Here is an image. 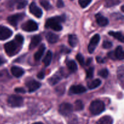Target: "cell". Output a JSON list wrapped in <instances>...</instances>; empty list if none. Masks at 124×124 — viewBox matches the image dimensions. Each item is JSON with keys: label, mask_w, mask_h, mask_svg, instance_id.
<instances>
[{"label": "cell", "mask_w": 124, "mask_h": 124, "mask_svg": "<svg viewBox=\"0 0 124 124\" xmlns=\"http://www.w3.org/2000/svg\"><path fill=\"white\" fill-rule=\"evenodd\" d=\"M33 124H43L41 123V122H36V123H34Z\"/></svg>", "instance_id": "obj_45"}, {"label": "cell", "mask_w": 124, "mask_h": 124, "mask_svg": "<svg viewBox=\"0 0 124 124\" xmlns=\"http://www.w3.org/2000/svg\"><path fill=\"white\" fill-rule=\"evenodd\" d=\"M96 60L99 63H104V59H103L102 58H101V57H97Z\"/></svg>", "instance_id": "obj_42"}, {"label": "cell", "mask_w": 124, "mask_h": 124, "mask_svg": "<svg viewBox=\"0 0 124 124\" xmlns=\"http://www.w3.org/2000/svg\"><path fill=\"white\" fill-rule=\"evenodd\" d=\"M100 41V36L98 34L94 35L91 39L88 47V50L90 53H93Z\"/></svg>", "instance_id": "obj_9"}, {"label": "cell", "mask_w": 124, "mask_h": 124, "mask_svg": "<svg viewBox=\"0 0 124 124\" xmlns=\"http://www.w3.org/2000/svg\"><path fill=\"white\" fill-rule=\"evenodd\" d=\"M45 50H46V46H45L44 44H42L40 46L37 52L35 53V55H34V58H35V60L39 61L41 59L44 53Z\"/></svg>", "instance_id": "obj_18"}, {"label": "cell", "mask_w": 124, "mask_h": 124, "mask_svg": "<svg viewBox=\"0 0 124 124\" xmlns=\"http://www.w3.org/2000/svg\"><path fill=\"white\" fill-rule=\"evenodd\" d=\"M56 5L58 8H62L64 6V4L62 0H58Z\"/></svg>", "instance_id": "obj_37"}, {"label": "cell", "mask_w": 124, "mask_h": 124, "mask_svg": "<svg viewBox=\"0 0 124 124\" xmlns=\"http://www.w3.org/2000/svg\"><path fill=\"white\" fill-rule=\"evenodd\" d=\"M73 110V106L69 103H63L61 104L59 108V113L63 116H69Z\"/></svg>", "instance_id": "obj_7"}, {"label": "cell", "mask_w": 124, "mask_h": 124, "mask_svg": "<svg viewBox=\"0 0 124 124\" xmlns=\"http://www.w3.org/2000/svg\"><path fill=\"white\" fill-rule=\"evenodd\" d=\"M92 2V0H79V4L82 8L87 7Z\"/></svg>", "instance_id": "obj_31"}, {"label": "cell", "mask_w": 124, "mask_h": 124, "mask_svg": "<svg viewBox=\"0 0 124 124\" xmlns=\"http://www.w3.org/2000/svg\"><path fill=\"white\" fill-rule=\"evenodd\" d=\"M121 10H122V12H124V6H122V7H121Z\"/></svg>", "instance_id": "obj_46"}, {"label": "cell", "mask_w": 124, "mask_h": 124, "mask_svg": "<svg viewBox=\"0 0 124 124\" xmlns=\"http://www.w3.org/2000/svg\"><path fill=\"white\" fill-rule=\"evenodd\" d=\"M115 52V55L116 59H119V60H122L124 59V52L122 46H118L116 48L115 52Z\"/></svg>", "instance_id": "obj_19"}, {"label": "cell", "mask_w": 124, "mask_h": 124, "mask_svg": "<svg viewBox=\"0 0 124 124\" xmlns=\"http://www.w3.org/2000/svg\"><path fill=\"white\" fill-rule=\"evenodd\" d=\"M27 3L28 2L27 0H10L8 2V6L12 9H21L24 8Z\"/></svg>", "instance_id": "obj_5"}, {"label": "cell", "mask_w": 124, "mask_h": 124, "mask_svg": "<svg viewBox=\"0 0 124 124\" xmlns=\"http://www.w3.org/2000/svg\"><path fill=\"white\" fill-rule=\"evenodd\" d=\"M92 58H88V59H87V62H86V63H85L86 65H90V63H91V62H92Z\"/></svg>", "instance_id": "obj_43"}, {"label": "cell", "mask_w": 124, "mask_h": 124, "mask_svg": "<svg viewBox=\"0 0 124 124\" xmlns=\"http://www.w3.org/2000/svg\"><path fill=\"white\" fill-rule=\"evenodd\" d=\"M113 119L110 116H105L101 117L97 122V124H113Z\"/></svg>", "instance_id": "obj_21"}, {"label": "cell", "mask_w": 124, "mask_h": 124, "mask_svg": "<svg viewBox=\"0 0 124 124\" xmlns=\"http://www.w3.org/2000/svg\"><path fill=\"white\" fill-rule=\"evenodd\" d=\"M70 52V50L67 47H64V46H62V53H69Z\"/></svg>", "instance_id": "obj_40"}, {"label": "cell", "mask_w": 124, "mask_h": 124, "mask_svg": "<svg viewBox=\"0 0 124 124\" xmlns=\"http://www.w3.org/2000/svg\"><path fill=\"white\" fill-rule=\"evenodd\" d=\"M37 76L39 79H44V78L45 76L44 72H43V71H40V72L37 75Z\"/></svg>", "instance_id": "obj_39"}, {"label": "cell", "mask_w": 124, "mask_h": 124, "mask_svg": "<svg viewBox=\"0 0 124 124\" xmlns=\"http://www.w3.org/2000/svg\"><path fill=\"white\" fill-rule=\"evenodd\" d=\"M4 63V60L3 59H2V58L0 57V65H2V64H3Z\"/></svg>", "instance_id": "obj_44"}, {"label": "cell", "mask_w": 124, "mask_h": 124, "mask_svg": "<svg viewBox=\"0 0 124 124\" xmlns=\"http://www.w3.org/2000/svg\"><path fill=\"white\" fill-rule=\"evenodd\" d=\"M52 53L51 51H48L47 53H46V56L44 58L42 62H43L44 64L45 65V66H48V65L50 64L51 61H52Z\"/></svg>", "instance_id": "obj_24"}, {"label": "cell", "mask_w": 124, "mask_h": 124, "mask_svg": "<svg viewBox=\"0 0 124 124\" xmlns=\"http://www.w3.org/2000/svg\"><path fill=\"white\" fill-rule=\"evenodd\" d=\"M15 91L16 93H25V90L23 88H16L15 89Z\"/></svg>", "instance_id": "obj_38"}, {"label": "cell", "mask_w": 124, "mask_h": 124, "mask_svg": "<svg viewBox=\"0 0 124 124\" xmlns=\"http://www.w3.org/2000/svg\"><path fill=\"white\" fill-rule=\"evenodd\" d=\"M41 37L40 35H35L33 36L29 45V49H34L41 41Z\"/></svg>", "instance_id": "obj_15"}, {"label": "cell", "mask_w": 124, "mask_h": 124, "mask_svg": "<svg viewBox=\"0 0 124 124\" xmlns=\"http://www.w3.org/2000/svg\"><path fill=\"white\" fill-rule=\"evenodd\" d=\"M84 108V104L80 100L76 101L75 102V105H74V109L76 111H80L82 110Z\"/></svg>", "instance_id": "obj_29"}, {"label": "cell", "mask_w": 124, "mask_h": 124, "mask_svg": "<svg viewBox=\"0 0 124 124\" xmlns=\"http://www.w3.org/2000/svg\"><path fill=\"white\" fill-rule=\"evenodd\" d=\"M76 59L78 60V61L79 62V63L81 65H82V66L84 65L85 64L84 58L83 56H82V54H80V53H78V54L76 55Z\"/></svg>", "instance_id": "obj_34"}, {"label": "cell", "mask_w": 124, "mask_h": 124, "mask_svg": "<svg viewBox=\"0 0 124 124\" xmlns=\"http://www.w3.org/2000/svg\"><path fill=\"white\" fill-rule=\"evenodd\" d=\"M46 38L47 41L50 44L56 43V42H58V39H59V36L52 32L47 33V35H46Z\"/></svg>", "instance_id": "obj_17"}, {"label": "cell", "mask_w": 124, "mask_h": 124, "mask_svg": "<svg viewBox=\"0 0 124 124\" xmlns=\"http://www.w3.org/2000/svg\"><path fill=\"white\" fill-rule=\"evenodd\" d=\"M25 85L27 87L28 91L30 93H31V92H34L35 91L37 90L41 87V84L35 80L31 79L25 82Z\"/></svg>", "instance_id": "obj_10"}, {"label": "cell", "mask_w": 124, "mask_h": 124, "mask_svg": "<svg viewBox=\"0 0 124 124\" xmlns=\"http://www.w3.org/2000/svg\"><path fill=\"white\" fill-rule=\"evenodd\" d=\"M24 16H25L24 13H16V14L8 16L7 18V21L11 25L16 27L18 25V23L24 18Z\"/></svg>", "instance_id": "obj_8"}, {"label": "cell", "mask_w": 124, "mask_h": 124, "mask_svg": "<svg viewBox=\"0 0 124 124\" xmlns=\"http://www.w3.org/2000/svg\"><path fill=\"white\" fill-rule=\"evenodd\" d=\"M11 72L12 75L16 78H19L23 76L24 73V71L22 68L17 66H13L11 68Z\"/></svg>", "instance_id": "obj_16"}, {"label": "cell", "mask_w": 124, "mask_h": 124, "mask_svg": "<svg viewBox=\"0 0 124 124\" xmlns=\"http://www.w3.org/2000/svg\"><path fill=\"white\" fill-rule=\"evenodd\" d=\"M67 66L69 71L71 73L76 72L78 70L77 64L73 60L67 61Z\"/></svg>", "instance_id": "obj_20"}, {"label": "cell", "mask_w": 124, "mask_h": 124, "mask_svg": "<svg viewBox=\"0 0 124 124\" xmlns=\"http://www.w3.org/2000/svg\"><path fill=\"white\" fill-rule=\"evenodd\" d=\"M9 77V75L6 70L0 71V81H6Z\"/></svg>", "instance_id": "obj_30"}, {"label": "cell", "mask_w": 124, "mask_h": 124, "mask_svg": "<svg viewBox=\"0 0 124 124\" xmlns=\"http://www.w3.org/2000/svg\"><path fill=\"white\" fill-rule=\"evenodd\" d=\"M101 81L99 79H96L93 80L91 82H88L87 86H88V88L92 90L98 87L99 85H101Z\"/></svg>", "instance_id": "obj_23"}, {"label": "cell", "mask_w": 124, "mask_h": 124, "mask_svg": "<svg viewBox=\"0 0 124 124\" xmlns=\"http://www.w3.org/2000/svg\"><path fill=\"white\" fill-rule=\"evenodd\" d=\"M112 46H113L112 43L108 41H104V42H103V44H102L103 47H104V48H106V49L111 48V47H112Z\"/></svg>", "instance_id": "obj_35"}, {"label": "cell", "mask_w": 124, "mask_h": 124, "mask_svg": "<svg viewBox=\"0 0 124 124\" xmlns=\"http://www.w3.org/2000/svg\"><path fill=\"white\" fill-rule=\"evenodd\" d=\"M96 22L98 25L101 27L106 26L108 24V20L105 16L102 15L100 13L96 15Z\"/></svg>", "instance_id": "obj_14"}, {"label": "cell", "mask_w": 124, "mask_h": 124, "mask_svg": "<svg viewBox=\"0 0 124 124\" xmlns=\"http://www.w3.org/2000/svg\"><path fill=\"white\" fill-rule=\"evenodd\" d=\"M116 1L117 2V1H117V0H108V1H107L106 6H107V7H110V6H113V5H116V4L115 3Z\"/></svg>", "instance_id": "obj_36"}, {"label": "cell", "mask_w": 124, "mask_h": 124, "mask_svg": "<svg viewBox=\"0 0 124 124\" xmlns=\"http://www.w3.org/2000/svg\"><path fill=\"white\" fill-rule=\"evenodd\" d=\"M23 44L20 43L16 40L10 41L4 45V50L6 53L9 56H14L21 50Z\"/></svg>", "instance_id": "obj_2"}, {"label": "cell", "mask_w": 124, "mask_h": 124, "mask_svg": "<svg viewBox=\"0 0 124 124\" xmlns=\"http://www.w3.org/2000/svg\"><path fill=\"white\" fill-rule=\"evenodd\" d=\"M78 42V39L76 35H70L69 36V43L70 46L72 47H75L77 46Z\"/></svg>", "instance_id": "obj_26"}, {"label": "cell", "mask_w": 124, "mask_h": 124, "mask_svg": "<svg viewBox=\"0 0 124 124\" xmlns=\"http://www.w3.org/2000/svg\"><path fill=\"white\" fill-rule=\"evenodd\" d=\"M12 31L8 27L0 26V40L7 39L12 36Z\"/></svg>", "instance_id": "obj_11"}, {"label": "cell", "mask_w": 124, "mask_h": 124, "mask_svg": "<svg viewBox=\"0 0 124 124\" xmlns=\"http://www.w3.org/2000/svg\"><path fill=\"white\" fill-rule=\"evenodd\" d=\"M40 4L44 7L46 10H50L52 8V5L49 2L48 0H39Z\"/></svg>", "instance_id": "obj_28"}, {"label": "cell", "mask_w": 124, "mask_h": 124, "mask_svg": "<svg viewBox=\"0 0 124 124\" xmlns=\"http://www.w3.org/2000/svg\"><path fill=\"white\" fill-rule=\"evenodd\" d=\"M86 92V88L82 85H76L70 87L69 90V94H81Z\"/></svg>", "instance_id": "obj_13"}, {"label": "cell", "mask_w": 124, "mask_h": 124, "mask_svg": "<svg viewBox=\"0 0 124 124\" xmlns=\"http://www.w3.org/2000/svg\"><path fill=\"white\" fill-rule=\"evenodd\" d=\"M105 108V104L101 101H94L90 105V111L93 115H98L102 113Z\"/></svg>", "instance_id": "obj_3"}, {"label": "cell", "mask_w": 124, "mask_h": 124, "mask_svg": "<svg viewBox=\"0 0 124 124\" xmlns=\"http://www.w3.org/2000/svg\"><path fill=\"white\" fill-rule=\"evenodd\" d=\"M108 34L110 35H111V36L114 37L115 38H116V39H117L118 41H121V42H124V36L122 35V33L121 32H118V31H110L108 33Z\"/></svg>", "instance_id": "obj_25"}, {"label": "cell", "mask_w": 124, "mask_h": 124, "mask_svg": "<svg viewBox=\"0 0 124 124\" xmlns=\"http://www.w3.org/2000/svg\"><path fill=\"white\" fill-rule=\"evenodd\" d=\"M29 10L31 14L33 15L36 18H41L42 15V11L41 8L36 6L35 2H31L29 7Z\"/></svg>", "instance_id": "obj_12"}, {"label": "cell", "mask_w": 124, "mask_h": 124, "mask_svg": "<svg viewBox=\"0 0 124 124\" xmlns=\"http://www.w3.org/2000/svg\"><path fill=\"white\" fill-rule=\"evenodd\" d=\"M98 75L101 76L103 78H107V76H108V71L107 69H102V70H100V71L98 72Z\"/></svg>", "instance_id": "obj_32"}, {"label": "cell", "mask_w": 124, "mask_h": 124, "mask_svg": "<svg viewBox=\"0 0 124 124\" xmlns=\"http://www.w3.org/2000/svg\"><path fill=\"white\" fill-rule=\"evenodd\" d=\"M94 73V68L90 67L88 70H86V75H87V78H92L93 76Z\"/></svg>", "instance_id": "obj_33"}, {"label": "cell", "mask_w": 124, "mask_h": 124, "mask_svg": "<svg viewBox=\"0 0 124 124\" xmlns=\"http://www.w3.org/2000/svg\"><path fill=\"white\" fill-rule=\"evenodd\" d=\"M23 99L22 97L17 95H11L8 97V104L12 107H20L23 104Z\"/></svg>", "instance_id": "obj_4"}, {"label": "cell", "mask_w": 124, "mask_h": 124, "mask_svg": "<svg viewBox=\"0 0 124 124\" xmlns=\"http://www.w3.org/2000/svg\"><path fill=\"white\" fill-rule=\"evenodd\" d=\"M21 28L23 30L25 31H36L38 29V25L37 23L33 20H29L23 24L21 25Z\"/></svg>", "instance_id": "obj_6"}, {"label": "cell", "mask_w": 124, "mask_h": 124, "mask_svg": "<svg viewBox=\"0 0 124 124\" xmlns=\"http://www.w3.org/2000/svg\"><path fill=\"white\" fill-rule=\"evenodd\" d=\"M108 56L110 57V58L113 59H116V58H115V52H109L108 53Z\"/></svg>", "instance_id": "obj_41"}, {"label": "cell", "mask_w": 124, "mask_h": 124, "mask_svg": "<svg viewBox=\"0 0 124 124\" xmlns=\"http://www.w3.org/2000/svg\"><path fill=\"white\" fill-rule=\"evenodd\" d=\"M117 77H118L119 81H121L122 85L123 86L124 78V68L123 65L118 68V70H117Z\"/></svg>", "instance_id": "obj_27"}, {"label": "cell", "mask_w": 124, "mask_h": 124, "mask_svg": "<svg viewBox=\"0 0 124 124\" xmlns=\"http://www.w3.org/2000/svg\"><path fill=\"white\" fill-rule=\"evenodd\" d=\"M65 16H54L47 19L46 23V28H50L54 31H61L62 29V27L60 23L65 21Z\"/></svg>", "instance_id": "obj_1"}, {"label": "cell", "mask_w": 124, "mask_h": 124, "mask_svg": "<svg viewBox=\"0 0 124 124\" xmlns=\"http://www.w3.org/2000/svg\"><path fill=\"white\" fill-rule=\"evenodd\" d=\"M61 74L57 73L55 75H53L52 77H51L50 78L48 79V82L50 85H54L56 84L61 79Z\"/></svg>", "instance_id": "obj_22"}]
</instances>
